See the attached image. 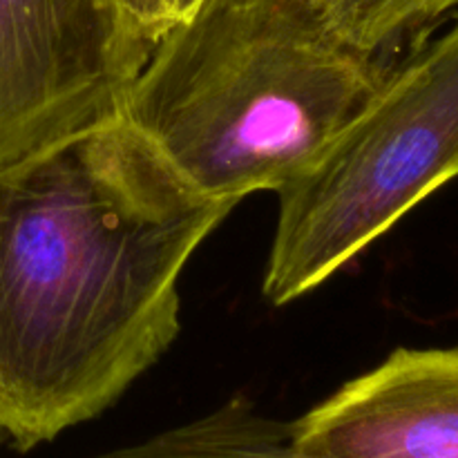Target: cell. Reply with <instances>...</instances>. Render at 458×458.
<instances>
[{
    "instance_id": "1",
    "label": "cell",
    "mask_w": 458,
    "mask_h": 458,
    "mask_svg": "<svg viewBox=\"0 0 458 458\" xmlns=\"http://www.w3.org/2000/svg\"><path fill=\"white\" fill-rule=\"evenodd\" d=\"M233 204L123 119L0 173V432L18 452L94 419L179 334V276Z\"/></svg>"
},
{
    "instance_id": "2",
    "label": "cell",
    "mask_w": 458,
    "mask_h": 458,
    "mask_svg": "<svg viewBox=\"0 0 458 458\" xmlns=\"http://www.w3.org/2000/svg\"><path fill=\"white\" fill-rule=\"evenodd\" d=\"M387 72L311 0H204L152 45L121 119L199 195L237 206L298 177Z\"/></svg>"
},
{
    "instance_id": "3",
    "label": "cell",
    "mask_w": 458,
    "mask_h": 458,
    "mask_svg": "<svg viewBox=\"0 0 458 458\" xmlns=\"http://www.w3.org/2000/svg\"><path fill=\"white\" fill-rule=\"evenodd\" d=\"M458 177V13L411 49L280 195L264 295L325 284L425 197Z\"/></svg>"
},
{
    "instance_id": "4",
    "label": "cell",
    "mask_w": 458,
    "mask_h": 458,
    "mask_svg": "<svg viewBox=\"0 0 458 458\" xmlns=\"http://www.w3.org/2000/svg\"><path fill=\"white\" fill-rule=\"evenodd\" d=\"M150 49L119 0H0V173L119 121Z\"/></svg>"
},
{
    "instance_id": "5",
    "label": "cell",
    "mask_w": 458,
    "mask_h": 458,
    "mask_svg": "<svg viewBox=\"0 0 458 458\" xmlns=\"http://www.w3.org/2000/svg\"><path fill=\"white\" fill-rule=\"evenodd\" d=\"M286 458H458V344L396 349L291 423Z\"/></svg>"
},
{
    "instance_id": "6",
    "label": "cell",
    "mask_w": 458,
    "mask_h": 458,
    "mask_svg": "<svg viewBox=\"0 0 458 458\" xmlns=\"http://www.w3.org/2000/svg\"><path fill=\"white\" fill-rule=\"evenodd\" d=\"M289 432L291 423L233 398L201 419L92 458H286Z\"/></svg>"
},
{
    "instance_id": "7",
    "label": "cell",
    "mask_w": 458,
    "mask_h": 458,
    "mask_svg": "<svg viewBox=\"0 0 458 458\" xmlns=\"http://www.w3.org/2000/svg\"><path fill=\"white\" fill-rule=\"evenodd\" d=\"M331 30L358 52L380 61V54L411 40L420 45L429 31L458 13V0H311Z\"/></svg>"
},
{
    "instance_id": "8",
    "label": "cell",
    "mask_w": 458,
    "mask_h": 458,
    "mask_svg": "<svg viewBox=\"0 0 458 458\" xmlns=\"http://www.w3.org/2000/svg\"><path fill=\"white\" fill-rule=\"evenodd\" d=\"M134 30L152 45L174 25L168 0H119Z\"/></svg>"
},
{
    "instance_id": "9",
    "label": "cell",
    "mask_w": 458,
    "mask_h": 458,
    "mask_svg": "<svg viewBox=\"0 0 458 458\" xmlns=\"http://www.w3.org/2000/svg\"><path fill=\"white\" fill-rule=\"evenodd\" d=\"M204 0H168L170 13H173V22L183 21V18L191 16Z\"/></svg>"
}]
</instances>
